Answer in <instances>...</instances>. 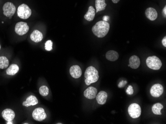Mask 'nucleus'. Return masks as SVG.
<instances>
[{
  "mask_svg": "<svg viewBox=\"0 0 166 124\" xmlns=\"http://www.w3.org/2000/svg\"><path fill=\"white\" fill-rule=\"evenodd\" d=\"M164 92V88L162 85L156 83L153 85L151 88L150 93L154 98H159Z\"/></svg>",
  "mask_w": 166,
  "mask_h": 124,
  "instance_id": "9",
  "label": "nucleus"
},
{
  "mask_svg": "<svg viewBox=\"0 0 166 124\" xmlns=\"http://www.w3.org/2000/svg\"><path fill=\"white\" fill-rule=\"evenodd\" d=\"M95 6L96 8V12L104 11L106 7V4L105 0H96Z\"/></svg>",
  "mask_w": 166,
  "mask_h": 124,
  "instance_id": "20",
  "label": "nucleus"
},
{
  "mask_svg": "<svg viewBox=\"0 0 166 124\" xmlns=\"http://www.w3.org/2000/svg\"><path fill=\"white\" fill-rule=\"evenodd\" d=\"M32 116L34 119L39 122L42 121L47 117V115L44 109L40 107L35 109V110L33 111Z\"/></svg>",
  "mask_w": 166,
  "mask_h": 124,
  "instance_id": "8",
  "label": "nucleus"
},
{
  "mask_svg": "<svg viewBox=\"0 0 166 124\" xmlns=\"http://www.w3.org/2000/svg\"><path fill=\"white\" fill-rule=\"evenodd\" d=\"M29 30V26L27 23L24 22H19L17 23L15 26V32L17 34L20 36L24 35L28 32Z\"/></svg>",
  "mask_w": 166,
  "mask_h": 124,
  "instance_id": "7",
  "label": "nucleus"
},
{
  "mask_svg": "<svg viewBox=\"0 0 166 124\" xmlns=\"http://www.w3.org/2000/svg\"><path fill=\"white\" fill-rule=\"evenodd\" d=\"M110 28V24L107 22L100 21L93 27L92 31L96 37L103 38L108 33Z\"/></svg>",
  "mask_w": 166,
  "mask_h": 124,
  "instance_id": "1",
  "label": "nucleus"
},
{
  "mask_svg": "<svg viewBox=\"0 0 166 124\" xmlns=\"http://www.w3.org/2000/svg\"><path fill=\"white\" fill-rule=\"evenodd\" d=\"M0 49H1V45H0Z\"/></svg>",
  "mask_w": 166,
  "mask_h": 124,
  "instance_id": "33",
  "label": "nucleus"
},
{
  "mask_svg": "<svg viewBox=\"0 0 166 124\" xmlns=\"http://www.w3.org/2000/svg\"><path fill=\"white\" fill-rule=\"evenodd\" d=\"M3 118L6 121H11L15 118V113L11 109H6L2 113Z\"/></svg>",
  "mask_w": 166,
  "mask_h": 124,
  "instance_id": "12",
  "label": "nucleus"
},
{
  "mask_svg": "<svg viewBox=\"0 0 166 124\" xmlns=\"http://www.w3.org/2000/svg\"><path fill=\"white\" fill-rule=\"evenodd\" d=\"M107 94L106 92L101 91L98 94H96V99L98 103L101 105H104L106 102Z\"/></svg>",
  "mask_w": 166,
  "mask_h": 124,
  "instance_id": "16",
  "label": "nucleus"
},
{
  "mask_svg": "<svg viewBox=\"0 0 166 124\" xmlns=\"http://www.w3.org/2000/svg\"><path fill=\"white\" fill-rule=\"evenodd\" d=\"M96 14L95 9L93 6H90L88 12L84 16L85 19L89 21H93Z\"/></svg>",
  "mask_w": 166,
  "mask_h": 124,
  "instance_id": "19",
  "label": "nucleus"
},
{
  "mask_svg": "<svg viewBox=\"0 0 166 124\" xmlns=\"http://www.w3.org/2000/svg\"><path fill=\"white\" fill-rule=\"evenodd\" d=\"M109 18H110V17L108 16H105L103 17V21L106 22L109 20Z\"/></svg>",
  "mask_w": 166,
  "mask_h": 124,
  "instance_id": "30",
  "label": "nucleus"
},
{
  "mask_svg": "<svg viewBox=\"0 0 166 124\" xmlns=\"http://www.w3.org/2000/svg\"><path fill=\"white\" fill-rule=\"evenodd\" d=\"M97 92L98 91L96 88L91 87L85 91L84 94L85 97L88 99H93L96 97Z\"/></svg>",
  "mask_w": 166,
  "mask_h": 124,
  "instance_id": "10",
  "label": "nucleus"
},
{
  "mask_svg": "<svg viewBox=\"0 0 166 124\" xmlns=\"http://www.w3.org/2000/svg\"><path fill=\"white\" fill-rule=\"evenodd\" d=\"M145 16L150 21H155L158 17L156 10L153 7H148L145 11Z\"/></svg>",
  "mask_w": 166,
  "mask_h": 124,
  "instance_id": "11",
  "label": "nucleus"
},
{
  "mask_svg": "<svg viewBox=\"0 0 166 124\" xmlns=\"http://www.w3.org/2000/svg\"><path fill=\"white\" fill-rule=\"evenodd\" d=\"M106 58L111 61H116L119 58V55L117 51L114 50H109L106 54Z\"/></svg>",
  "mask_w": 166,
  "mask_h": 124,
  "instance_id": "18",
  "label": "nucleus"
},
{
  "mask_svg": "<svg viewBox=\"0 0 166 124\" xmlns=\"http://www.w3.org/2000/svg\"><path fill=\"white\" fill-rule=\"evenodd\" d=\"M163 14L164 15V17H166V6L164 7L163 10Z\"/></svg>",
  "mask_w": 166,
  "mask_h": 124,
  "instance_id": "29",
  "label": "nucleus"
},
{
  "mask_svg": "<svg viewBox=\"0 0 166 124\" xmlns=\"http://www.w3.org/2000/svg\"><path fill=\"white\" fill-rule=\"evenodd\" d=\"M164 107L163 105L160 103H157L153 105V107L152 108V110L153 113L155 115H160L162 114L161 110Z\"/></svg>",
  "mask_w": 166,
  "mask_h": 124,
  "instance_id": "22",
  "label": "nucleus"
},
{
  "mask_svg": "<svg viewBox=\"0 0 166 124\" xmlns=\"http://www.w3.org/2000/svg\"><path fill=\"white\" fill-rule=\"evenodd\" d=\"M127 81H125V80H122L121 82L118 83V87L120 88H122L124 87L125 85H127Z\"/></svg>",
  "mask_w": 166,
  "mask_h": 124,
  "instance_id": "27",
  "label": "nucleus"
},
{
  "mask_svg": "<svg viewBox=\"0 0 166 124\" xmlns=\"http://www.w3.org/2000/svg\"><path fill=\"white\" fill-rule=\"evenodd\" d=\"M9 64V61L6 57L4 56L0 57V69H4L7 68Z\"/></svg>",
  "mask_w": 166,
  "mask_h": 124,
  "instance_id": "23",
  "label": "nucleus"
},
{
  "mask_svg": "<svg viewBox=\"0 0 166 124\" xmlns=\"http://www.w3.org/2000/svg\"><path fill=\"white\" fill-rule=\"evenodd\" d=\"M146 64L149 68L155 70H159L162 65L161 60L156 56L148 57L146 60Z\"/></svg>",
  "mask_w": 166,
  "mask_h": 124,
  "instance_id": "3",
  "label": "nucleus"
},
{
  "mask_svg": "<svg viewBox=\"0 0 166 124\" xmlns=\"http://www.w3.org/2000/svg\"><path fill=\"white\" fill-rule=\"evenodd\" d=\"M163 45H164V47H166V37H164V38L163 39L162 41Z\"/></svg>",
  "mask_w": 166,
  "mask_h": 124,
  "instance_id": "28",
  "label": "nucleus"
},
{
  "mask_svg": "<svg viewBox=\"0 0 166 124\" xmlns=\"http://www.w3.org/2000/svg\"><path fill=\"white\" fill-rule=\"evenodd\" d=\"M19 71L18 65L15 64H13L8 67L6 70V73L8 75L13 76L17 74Z\"/></svg>",
  "mask_w": 166,
  "mask_h": 124,
  "instance_id": "21",
  "label": "nucleus"
},
{
  "mask_svg": "<svg viewBox=\"0 0 166 124\" xmlns=\"http://www.w3.org/2000/svg\"><path fill=\"white\" fill-rule=\"evenodd\" d=\"M31 14V10L28 5L23 4L18 7V16L19 18L23 19H28Z\"/></svg>",
  "mask_w": 166,
  "mask_h": 124,
  "instance_id": "4",
  "label": "nucleus"
},
{
  "mask_svg": "<svg viewBox=\"0 0 166 124\" xmlns=\"http://www.w3.org/2000/svg\"><path fill=\"white\" fill-rule=\"evenodd\" d=\"M126 92H127V94H128V95H132V94H133L134 93L133 88L132 87L131 85L128 86Z\"/></svg>",
  "mask_w": 166,
  "mask_h": 124,
  "instance_id": "26",
  "label": "nucleus"
},
{
  "mask_svg": "<svg viewBox=\"0 0 166 124\" xmlns=\"http://www.w3.org/2000/svg\"><path fill=\"white\" fill-rule=\"evenodd\" d=\"M70 73L71 76L74 78L78 79L82 76V70L79 66L73 65L70 68Z\"/></svg>",
  "mask_w": 166,
  "mask_h": 124,
  "instance_id": "13",
  "label": "nucleus"
},
{
  "mask_svg": "<svg viewBox=\"0 0 166 124\" xmlns=\"http://www.w3.org/2000/svg\"><path fill=\"white\" fill-rule=\"evenodd\" d=\"M85 78L86 84L89 86L91 83L98 81L99 78V72L95 67L90 66L86 70Z\"/></svg>",
  "mask_w": 166,
  "mask_h": 124,
  "instance_id": "2",
  "label": "nucleus"
},
{
  "mask_svg": "<svg viewBox=\"0 0 166 124\" xmlns=\"http://www.w3.org/2000/svg\"><path fill=\"white\" fill-rule=\"evenodd\" d=\"M52 45H53V43L52 41L51 40H48L46 42L45 44V49L47 51H50L52 50Z\"/></svg>",
  "mask_w": 166,
  "mask_h": 124,
  "instance_id": "25",
  "label": "nucleus"
},
{
  "mask_svg": "<svg viewBox=\"0 0 166 124\" xmlns=\"http://www.w3.org/2000/svg\"><path fill=\"white\" fill-rule=\"evenodd\" d=\"M38 103V100L37 98L34 96H30L27 98V100L23 103V106L25 107H29L30 106H34Z\"/></svg>",
  "mask_w": 166,
  "mask_h": 124,
  "instance_id": "17",
  "label": "nucleus"
},
{
  "mask_svg": "<svg viewBox=\"0 0 166 124\" xmlns=\"http://www.w3.org/2000/svg\"><path fill=\"white\" fill-rule=\"evenodd\" d=\"M39 93L41 96L44 97L48 96L49 94V89L48 87L45 86H41L39 88Z\"/></svg>",
  "mask_w": 166,
  "mask_h": 124,
  "instance_id": "24",
  "label": "nucleus"
},
{
  "mask_svg": "<svg viewBox=\"0 0 166 124\" xmlns=\"http://www.w3.org/2000/svg\"><path fill=\"white\" fill-rule=\"evenodd\" d=\"M3 12L4 14L8 17H13L16 12V8L15 5L12 2H7L5 3L3 6Z\"/></svg>",
  "mask_w": 166,
  "mask_h": 124,
  "instance_id": "6",
  "label": "nucleus"
},
{
  "mask_svg": "<svg viewBox=\"0 0 166 124\" xmlns=\"http://www.w3.org/2000/svg\"><path fill=\"white\" fill-rule=\"evenodd\" d=\"M129 115L131 118H138L141 115V109L140 106L137 103H132L130 104L128 109Z\"/></svg>",
  "mask_w": 166,
  "mask_h": 124,
  "instance_id": "5",
  "label": "nucleus"
},
{
  "mask_svg": "<svg viewBox=\"0 0 166 124\" xmlns=\"http://www.w3.org/2000/svg\"><path fill=\"white\" fill-rule=\"evenodd\" d=\"M7 124H13V122L12 121H7Z\"/></svg>",
  "mask_w": 166,
  "mask_h": 124,
  "instance_id": "32",
  "label": "nucleus"
},
{
  "mask_svg": "<svg viewBox=\"0 0 166 124\" xmlns=\"http://www.w3.org/2000/svg\"><path fill=\"white\" fill-rule=\"evenodd\" d=\"M112 2L114 3V4H117V2H119L120 0H112Z\"/></svg>",
  "mask_w": 166,
  "mask_h": 124,
  "instance_id": "31",
  "label": "nucleus"
},
{
  "mask_svg": "<svg viewBox=\"0 0 166 124\" xmlns=\"http://www.w3.org/2000/svg\"><path fill=\"white\" fill-rule=\"evenodd\" d=\"M43 34L39 30H34L30 35V39L35 43L41 42L43 39Z\"/></svg>",
  "mask_w": 166,
  "mask_h": 124,
  "instance_id": "15",
  "label": "nucleus"
},
{
  "mask_svg": "<svg viewBox=\"0 0 166 124\" xmlns=\"http://www.w3.org/2000/svg\"><path fill=\"white\" fill-rule=\"evenodd\" d=\"M129 67L132 69H137L140 65V60L139 58L136 55H133L130 57L129 60Z\"/></svg>",
  "mask_w": 166,
  "mask_h": 124,
  "instance_id": "14",
  "label": "nucleus"
}]
</instances>
